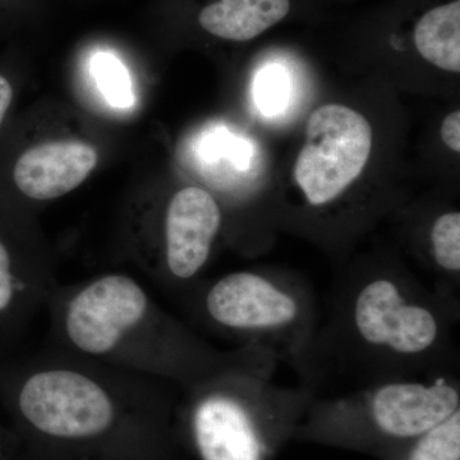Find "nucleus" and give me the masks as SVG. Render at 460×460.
<instances>
[{
	"label": "nucleus",
	"instance_id": "f257e3e1",
	"mask_svg": "<svg viewBox=\"0 0 460 460\" xmlns=\"http://www.w3.org/2000/svg\"><path fill=\"white\" fill-rule=\"evenodd\" d=\"M175 389L56 347L0 370V396L44 460H172Z\"/></svg>",
	"mask_w": 460,
	"mask_h": 460
},
{
	"label": "nucleus",
	"instance_id": "f03ea898",
	"mask_svg": "<svg viewBox=\"0 0 460 460\" xmlns=\"http://www.w3.org/2000/svg\"><path fill=\"white\" fill-rule=\"evenodd\" d=\"M459 301L396 271L350 275L332 288L311 365L319 393L332 378L357 387L456 374Z\"/></svg>",
	"mask_w": 460,
	"mask_h": 460
},
{
	"label": "nucleus",
	"instance_id": "7ed1b4c3",
	"mask_svg": "<svg viewBox=\"0 0 460 460\" xmlns=\"http://www.w3.org/2000/svg\"><path fill=\"white\" fill-rule=\"evenodd\" d=\"M56 348L186 389L234 357L169 314L129 275L57 286L47 304Z\"/></svg>",
	"mask_w": 460,
	"mask_h": 460
},
{
	"label": "nucleus",
	"instance_id": "20e7f679",
	"mask_svg": "<svg viewBox=\"0 0 460 460\" xmlns=\"http://www.w3.org/2000/svg\"><path fill=\"white\" fill-rule=\"evenodd\" d=\"M279 359L270 350L238 347L223 367L186 389L175 411L178 441L198 460H274L317 393L275 381Z\"/></svg>",
	"mask_w": 460,
	"mask_h": 460
},
{
	"label": "nucleus",
	"instance_id": "39448f33",
	"mask_svg": "<svg viewBox=\"0 0 460 460\" xmlns=\"http://www.w3.org/2000/svg\"><path fill=\"white\" fill-rule=\"evenodd\" d=\"M458 410L456 374L389 378L341 395H316L293 441L387 460Z\"/></svg>",
	"mask_w": 460,
	"mask_h": 460
},
{
	"label": "nucleus",
	"instance_id": "423d86ee",
	"mask_svg": "<svg viewBox=\"0 0 460 460\" xmlns=\"http://www.w3.org/2000/svg\"><path fill=\"white\" fill-rule=\"evenodd\" d=\"M187 296L193 319L206 329L239 347L270 350L313 389L311 365L323 319L313 287L286 275L239 270L196 286Z\"/></svg>",
	"mask_w": 460,
	"mask_h": 460
},
{
	"label": "nucleus",
	"instance_id": "0eeeda50",
	"mask_svg": "<svg viewBox=\"0 0 460 460\" xmlns=\"http://www.w3.org/2000/svg\"><path fill=\"white\" fill-rule=\"evenodd\" d=\"M374 133L358 111L326 104L311 114L305 142L296 157V186L313 208L332 204L362 174L370 159Z\"/></svg>",
	"mask_w": 460,
	"mask_h": 460
},
{
	"label": "nucleus",
	"instance_id": "6e6552de",
	"mask_svg": "<svg viewBox=\"0 0 460 460\" xmlns=\"http://www.w3.org/2000/svg\"><path fill=\"white\" fill-rule=\"evenodd\" d=\"M222 226V208L208 190L189 186L172 196L163 224L162 288L181 296L192 292Z\"/></svg>",
	"mask_w": 460,
	"mask_h": 460
},
{
	"label": "nucleus",
	"instance_id": "1a4fd4ad",
	"mask_svg": "<svg viewBox=\"0 0 460 460\" xmlns=\"http://www.w3.org/2000/svg\"><path fill=\"white\" fill-rule=\"evenodd\" d=\"M98 164V151L77 141L26 148L12 165V187L23 199L50 201L80 187Z\"/></svg>",
	"mask_w": 460,
	"mask_h": 460
},
{
	"label": "nucleus",
	"instance_id": "9d476101",
	"mask_svg": "<svg viewBox=\"0 0 460 460\" xmlns=\"http://www.w3.org/2000/svg\"><path fill=\"white\" fill-rule=\"evenodd\" d=\"M56 287L47 271L26 259L0 223V343L20 334L47 307Z\"/></svg>",
	"mask_w": 460,
	"mask_h": 460
},
{
	"label": "nucleus",
	"instance_id": "9b49d317",
	"mask_svg": "<svg viewBox=\"0 0 460 460\" xmlns=\"http://www.w3.org/2000/svg\"><path fill=\"white\" fill-rule=\"evenodd\" d=\"M290 0H219L202 9L199 22L206 32L230 41H248L288 16Z\"/></svg>",
	"mask_w": 460,
	"mask_h": 460
},
{
	"label": "nucleus",
	"instance_id": "f8f14e48",
	"mask_svg": "<svg viewBox=\"0 0 460 460\" xmlns=\"http://www.w3.org/2000/svg\"><path fill=\"white\" fill-rule=\"evenodd\" d=\"M414 45L423 59L443 71L460 72V2L429 9L414 27Z\"/></svg>",
	"mask_w": 460,
	"mask_h": 460
},
{
	"label": "nucleus",
	"instance_id": "ddd939ff",
	"mask_svg": "<svg viewBox=\"0 0 460 460\" xmlns=\"http://www.w3.org/2000/svg\"><path fill=\"white\" fill-rule=\"evenodd\" d=\"M429 241L432 262L441 278L438 289L443 295L459 301V211H447L438 215L429 229Z\"/></svg>",
	"mask_w": 460,
	"mask_h": 460
},
{
	"label": "nucleus",
	"instance_id": "4468645a",
	"mask_svg": "<svg viewBox=\"0 0 460 460\" xmlns=\"http://www.w3.org/2000/svg\"><path fill=\"white\" fill-rule=\"evenodd\" d=\"M387 460H460V410L414 438Z\"/></svg>",
	"mask_w": 460,
	"mask_h": 460
},
{
	"label": "nucleus",
	"instance_id": "2eb2a0df",
	"mask_svg": "<svg viewBox=\"0 0 460 460\" xmlns=\"http://www.w3.org/2000/svg\"><path fill=\"white\" fill-rule=\"evenodd\" d=\"M93 75L109 104L128 109L135 104L131 77L123 63L113 54L99 53L93 57Z\"/></svg>",
	"mask_w": 460,
	"mask_h": 460
},
{
	"label": "nucleus",
	"instance_id": "dca6fc26",
	"mask_svg": "<svg viewBox=\"0 0 460 460\" xmlns=\"http://www.w3.org/2000/svg\"><path fill=\"white\" fill-rule=\"evenodd\" d=\"M257 105L263 114L279 113L287 102L288 78L280 66H272L260 72L256 81Z\"/></svg>",
	"mask_w": 460,
	"mask_h": 460
},
{
	"label": "nucleus",
	"instance_id": "f3484780",
	"mask_svg": "<svg viewBox=\"0 0 460 460\" xmlns=\"http://www.w3.org/2000/svg\"><path fill=\"white\" fill-rule=\"evenodd\" d=\"M441 138L454 153L460 151V113L459 111H452L445 117L441 124Z\"/></svg>",
	"mask_w": 460,
	"mask_h": 460
},
{
	"label": "nucleus",
	"instance_id": "a211bd4d",
	"mask_svg": "<svg viewBox=\"0 0 460 460\" xmlns=\"http://www.w3.org/2000/svg\"><path fill=\"white\" fill-rule=\"evenodd\" d=\"M14 99V87L7 75L0 72V129L7 119Z\"/></svg>",
	"mask_w": 460,
	"mask_h": 460
}]
</instances>
